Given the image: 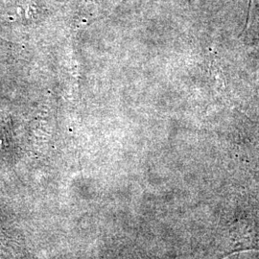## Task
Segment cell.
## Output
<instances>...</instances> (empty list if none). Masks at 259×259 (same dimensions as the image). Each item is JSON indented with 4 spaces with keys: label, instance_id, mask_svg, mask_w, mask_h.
Masks as SVG:
<instances>
[{
    "label": "cell",
    "instance_id": "obj_1",
    "mask_svg": "<svg viewBox=\"0 0 259 259\" xmlns=\"http://www.w3.org/2000/svg\"><path fill=\"white\" fill-rule=\"evenodd\" d=\"M230 246L228 250L236 252L240 250H257L256 236L253 228L249 223L238 221L230 229ZM227 252V255L229 254Z\"/></svg>",
    "mask_w": 259,
    "mask_h": 259
}]
</instances>
